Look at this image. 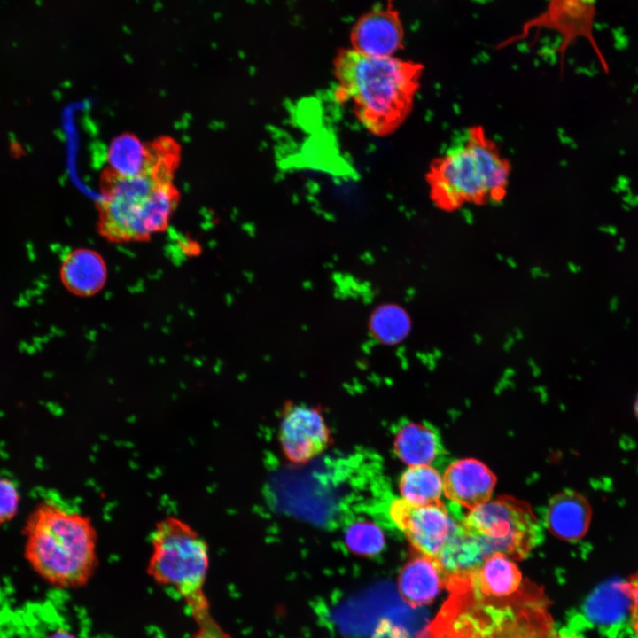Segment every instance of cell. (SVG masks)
Instances as JSON below:
<instances>
[{
	"label": "cell",
	"instance_id": "29",
	"mask_svg": "<svg viewBox=\"0 0 638 638\" xmlns=\"http://www.w3.org/2000/svg\"><path fill=\"white\" fill-rule=\"evenodd\" d=\"M638 90V86L636 85L635 88L633 89V94H636Z\"/></svg>",
	"mask_w": 638,
	"mask_h": 638
},
{
	"label": "cell",
	"instance_id": "19",
	"mask_svg": "<svg viewBox=\"0 0 638 638\" xmlns=\"http://www.w3.org/2000/svg\"><path fill=\"white\" fill-rule=\"evenodd\" d=\"M369 328L377 341L385 345H395L408 335L411 320L400 305L384 304L378 306L371 314Z\"/></svg>",
	"mask_w": 638,
	"mask_h": 638
},
{
	"label": "cell",
	"instance_id": "2",
	"mask_svg": "<svg viewBox=\"0 0 638 638\" xmlns=\"http://www.w3.org/2000/svg\"><path fill=\"white\" fill-rule=\"evenodd\" d=\"M424 66L393 57H370L340 49L333 60L336 99L349 103L357 120L372 135L393 133L409 115Z\"/></svg>",
	"mask_w": 638,
	"mask_h": 638
},
{
	"label": "cell",
	"instance_id": "27",
	"mask_svg": "<svg viewBox=\"0 0 638 638\" xmlns=\"http://www.w3.org/2000/svg\"><path fill=\"white\" fill-rule=\"evenodd\" d=\"M622 207H623V209H626L627 211L631 210V208H632L629 205H627L626 203L622 204Z\"/></svg>",
	"mask_w": 638,
	"mask_h": 638
},
{
	"label": "cell",
	"instance_id": "15",
	"mask_svg": "<svg viewBox=\"0 0 638 638\" xmlns=\"http://www.w3.org/2000/svg\"><path fill=\"white\" fill-rule=\"evenodd\" d=\"M470 575L479 592L488 597L510 596L522 586V575L517 564L498 552L486 556Z\"/></svg>",
	"mask_w": 638,
	"mask_h": 638
},
{
	"label": "cell",
	"instance_id": "4",
	"mask_svg": "<svg viewBox=\"0 0 638 638\" xmlns=\"http://www.w3.org/2000/svg\"><path fill=\"white\" fill-rule=\"evenodd\" d=\"M510 161L481 126L469 128L463 144L431 162L425 174L430 198L439 209L454 212L467 204L502 201L508 191Z\"/></svg>",
	"mask_w": 638,
	"mask_h": 638
},
{
	"label": "cell",
	"instance_id": "23",
	"mask_svg": "<svg viewBox=\"0 0 638 638\" xmlns=\"http://www.w3.org/2000/svg\"><path fill=\"white\" fill-rule=\"evenodd\" d=\"M46 638H77L73 633L64 627H58L51 632Z\"/></svg>",
	"mask_w": 638,
	"mask_h": 638
},
{
	"label": "cell",
	"instance_id": "11",
	"mask_svg": "<svg viewBox=\"0 0 638 638\" xmlns=\"http://www.w3.org/2000/svg\"><path fill=\"white\" fill-rule=\"evenodd\" d=\"M442 478L445 495L468 510L488 502L496 481L486 465L471 458L451 463Z\"/></svg>",
	"mask_w": 638,
	"mask_h": 638
},
{
	"label": "cell",
	"instance_id": "16",
	"mask_svg": "<svg viewBox=\"0 0 638 638\" xmlns=\"http://www.w3.org/2000/svg\"><path fill=\"white\" fill-rule=\"evenodd\" d=\"M393 447L399 459L410 467L431 465L441 451L437 432L420 423L402 425L395 435Z\"/></svg>",
	"mask_w": 638,
	"mask_h": 638
},
{
	"label": "cell",
	"instance_id": "22",
	"mask_svg": "<svg viewBox=\"0 0 638 638\" xmlns=\"http://www.w3.org/2000/svg\"><path fill=\"white\" fill-rule=\"evenodd\" d=\"M621 587L629 603L632 628L638 634V570L621 583Z\"/></svg>",
	"mask_w": 638,
	"mask_h": 638
},
{
	"label": "cell",
	"instance_id": "6",
	"mask_svg": "<svg viewBox=\"0 0 638 638\" xmlns=\"http://www.w3.org/2000/svg\"><path fill=\"white\" fill-rule=\"evenodd\" d=\"M461 525L478 541L486 557L498 552L522 559L541 539L531 507L512 496H500L469 510Z\"/></svg>",
	"mask_w": 638,
	"mask_h": 638
},
{
	"label": "cell",
	"instance_id": "7",
	"mask_svg": "<svg viewBox=\"0 0 638 638\" xmlns=\"http://www.w3.org/2000/svg\"><path fill=\"white\" fill-rule=\"evenodd\" d=\"M596 0H547L544 7L526 19L517 33L501 43L506 47L529 38L533 33H552L559 40L557 51L564 54L579 39H585L602 58L594 37Z\"/></svg>",
	"mask_w": 638,
	"mask_h": 638
},
{
	"label": "cell",
	"instance_id": "9",
	"mask_svg": "<svg viewBox=\"0 0 638 638\" xmlns=\"http://www.w3.org/2000/svg\"><path fill=\"white\" fill-rule=\"evenodd\" d=\"M278 439L286 459L304 463L326 448L330 430L318 408L290 403L282 412Z\"/></svg>",
	"mask_w": 638,
	"mask_h": 638
},
{
	"label": "cell",
	"instance_id": "8",
	"mask_svg": "<svg viewBox=\"0 0 638 638\" xmlns=\"http://www.w3.org/2000/svg\"><path fill=\"white\" fill-rule=\"evenodd\" d=\"M390 517L422 555L437 558L457 525L439 502L414 505L396 499L390 504Z\"/></svg>",
	"mask_w": 638,
	"mask_h": 638
},
{
	"label": "cell",
	"instance_id": "30",
	"mask_svg": "<svg viewBox=\"0 0 638 638\" xmlns=\"http://www.w3.org/2000/svg\"><path fill=\"white\" fill-rule=\"evenodd\" d=\"M626 102H627L628 104H630V103L632 102L631 98L628 97V98L626 99Z\"/></svg>",
	"mask_w": 638,
	"mask_h": 638
},
{
	"label": "cell",
	"instance_id": "28",
	"mask_svg": "<svg viewBox=\"0 0 638 638\" xmlns=\"http://www.w3.org/2000/svg\"><path fill=\"white\" fill-rule=\"evenodd\" d=\"M619 153L620 156H624L626 154V152L624 149H621V150H619Z\"/></svg>",
	"mask_w": 638,
	"mask_h": 638
},
{
	"label": "cell",
	"instance_id": "10",
	"mask_svg": "<svg viewBox=\"0 0 638 638\" xmlns=\"http://www.w3.org/2000/svg\"><path fill=\"white\" fill-rule=\"evenodd\" d=\"M405 32L393 0L363 13L350 32L351 48L370 57H393L403 48Z\"/></svg>",
	"mask_w": 638,
	"mask_h": 638
},
{
	"label": "cell",
	"instance_id": "31",
	"mask_svg": "<svg viewBox=\"0 0 638 638\" xmlns=\"http://www.w3.org/2000/svg\"><path fill=\"white\" fill-rule=\"evenodd\" d=\"M636 635H637V638H638V634H636Z\"/></svg>",
	"mask_w": 638,
	"mask_h": 638
},
{
	"label": "cell",
	"instance_id": "13",
	"mask_svg": "<svg viewBox=\"0 0 638 638\" xmlns=\"http://www.w3.org/2000/svg\"><path fill=\"white\" fill-rule=\"evenodd\" d=\"M446 573L435 557L422 555L408 561L398 576L401 597L412 608L432 603L445 586Z\"/></svg>",
	"mask_w": 638,
	"mask_h": 638
},
{
	"label": "cell",
	"instance_id": "14",
	"mask_svg": "<svg viewBox=\"0 0 638 638\" xmlns=\"http://www.w3.org/2000/svg\"><path fill=\"white\" fill-rule=\"evenodd\" d=\"M592 518L588 501L578 492L564 490L549 502L546 513V525L556 537L574 541L587 533Z\"/></svg>",
	"mask_w": 638,
	"mask_h": 638
},
{
	"label": "cell",
	"instance_id": "12",
	"mask_svg": "<svg viewBox=\"0 0 638 638\" xmlns=\"http://www.w3.org/2000/svg\"><path fill=\"white\" fill-rule=\"evenodd\" d=\"M107 266L103 256L94 249L75 248L64 257L59 276L64 287L79 297H90L106 284Z\"/></svg>",
	"mask_w": 638,
	"mask_h": 638
},
{
	"label": "cell",
	"instance_id": "18",
	"mask_svg": "<svg viewBox=\"0 0 638 638\" xmlns=\"http://www.w3.org/2000/svg\"><path fill=\"white\" fill-rule=\"evenodd\" d=\"M399 490L402 499L414 505H426L440 501L443 478L430 465L412 466L401 475Z\"/></svg>",
	"mask_w": 638,
	"mask_h": 638
},
{
	"label": "cell",
	"instance_id": "5",
	"mask_svg": "<svg viewBox=\"0 0 638 638\" xmlns=\"http://www.w3.org/2000/svg\"><path fill=\"white\" fill-rule=\"evenodd\" d=\"M147 572L154 581L177 592L197 623V638H230L214 620L204 592L209 549L201 534L184 520L168 516L151 535Z\"/></svg>",
	"mask_w": 638,
	"mask_h": 638
},
{
	"label": "cell",
	"instance_id": "3",
	"mask_svg": "<svg viewBox=\"0 0 638 638\" xmlns=\"http://www.w3.org/2000/svg\"><path fill=\"white\" fill-rule=\"evenodd\" d=\"M23 555L32 569L58 587H79L97 565V535L89 517L51 499L30 511L22 529Z\"/></svg>",
	"mask_w": 638,
	"mask_h": 638
},
{
	"label": "cell",
	"instance_id": "25",
	"mask_svg": "<svg viewBox=\"0 0 638 638\" xmlns=\"http://www.w3.org/2000/svg\"><path fill=\"white\" fill-rule=\"evenodd\" d=\"M634 410L635 416H636V418H637V420H638V394H637V396H636V398H635V401H634Z\"/></svg>",
	"mask_w": 638,
	"mask_h": 638
},
{
	"label": "cell",
	"instance_id": "1",
	"mask_svg": "<svg viewBox=\"0 0 638 638\" xmlns=\"http://www.w3.org/2000/svg\"><path fill=\"white\" fill-rule=\"evenodd\" d=\"M152 144V158L142 173L120 175L106 167L101 175L97 228L109 242L149 240L166 230L177 207L180 192L173 180L181 148L168 136Z\"/></svg>",
	"mask_w": 638,
	"mask_h": 638
},
{
	"label": "cell",
	"instance_id": "21",
	"mask_svg": "<svg viewBox=\"0 0 638 638\" xmlns=\"http://www.w3.org/2000/svg\"><path fill=\"white\" fill-rule=\"evenodd\" d=\"M20 505L21 494L18 485L12 478L0 476V525L13 520Z\"/></svg>",
	"mask_w": 638,
	"mask_h": 638
},
{
	"label": "cell",
	"instance_id": "24",
	"mask_svg": "<svg viewBox=\"0 0 638 638\" xmlns=\"http://www.w3.org/2000/svg\"><path fill=\"white\" fill-rule=\"evenodd\" d=\"M630 182H631L630 178H628V177H626V176H624V175H619V176L617 178V184H616V185L619 187V189L620 190V191H626V192H630V191H631V189H630V187H629Z\"/></svg>",
	"mask_w": 638,
	"mask_h": 638
},
{
	"label": "cell",
	"instance_id": "17",
	"mask_svg": "<svg viewBox=\"0 0 638 638\" xmlns=\"http://www.w3.org/2000/svg\"><path fill=\"white\" fill-rule=\"evenodd\" d=\"M152 158V142H142L136 135L122 133L111 142L106 160L112 172L120 175L142 173Z\"/></svg>",
	"mask_w": 638,
	"mask_h": 638
},
{
	"label": "cell",
	"instance_id": "26",
	"mask_svg": "<svg viewBox=\"0 0 638 638\" xmlns=\"http://www.w3.org/2000/svg\"><path fill=\"white\" fill-rule=\"evenodd\" d=\"M611 191H612L614 193H619V192H620V190L619 189V187H618L616 184L611 187Z\"/></svg>",
	"mask_w": 638,
	"mask_h": 638
},
{
	"label": "cell",
	"instance_id": "20",
	"mask_svg": "<svg viewBox=\"0 0 638 638\" xmlns=\"http://www.w3.org/2000/svg\"><path fill=\"white\" fill-rule=\"evenodd\" d=\"M347 548L354 554L371 556L380 553L385 546L381 528L370 521H358L350 525L345 533Z\"/></svg>",
	"mask_w": 638,
	"mask_h": 638
}]
</instances>
